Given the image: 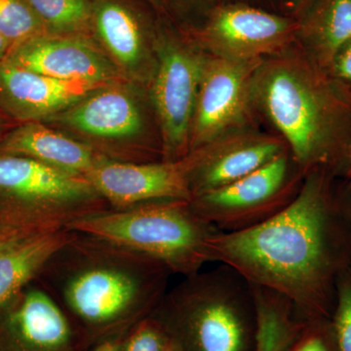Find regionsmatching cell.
I'll list each match as a JSON object with an SVG mask.
<instances>
[{"mask_svg": "<svg viewBox=\"0 0 351 351\" xmlns=\"http://www.w3.org/2000/svg\"><path fill=\"white\" fill-rule=\"evenodd\" d=\"M337 176L311 171L295 199L269 221L217 233L212 263L287 298L304 319H330L337 281L351 267V189L346 181L338 186Z\"/></svg>", "mask_w": 351, "mask_h": 351, "instance_id": "cell-1", "label": "cell"}, {"mask_svg": "<svg viewBox=\"0 0 351 351\" xmlns=\"http://www.w3.org/2000/svg\"><path fill=\"white\" fill-rule=\"evenodd\" d=\"M172 272L158 261L95 235L73 232L36 282L71 322L91 336L128 330L151 316Z\"/></svg>", "mask_w": 351, "mask_h": 351, "instance_id": "cell-2", "label": "cell"}, {"mask_svg": "<svg viewBox=\"0 0 351 351\" xmlns=\"http://www.w3.org/2000/svg\"><path fill=\"white\" fill-rule=\"evenodd\" d=\"M253 99L282 133L291 156L304 174L327 169L341 175L350 141L341 133L345 110L313 69L293 60L261 64Z\"/></svg>", "mask_w": 351, "mask_h": 351, "instance_id": "cell-3", "label": "cell"}, {"mask_svg": "<svg viewBox=\"0 0 351 351\" xmlns=\"http://www.w3.org/2000/svg\"><path fill=\"white\" fill-rule=\"evenodd\" d=\"M151 316L181 351H255L257 307L253 287L219 263L186 276L167 291Z\"/></svg>", "mask_w": 351, "mask_h": 351, "instance_id": "cell-4", "label": "cell"}, {"mask_svg": "<svg viewBox=\"0 0 351 351\" xmlns=\"http://www.w3.org/2000/svg\"><path fill=\"white\" fill-rule=\"evenodd\" d=\"M71 232L95 235L128 247L186 277L212 263L209 242L221 232L198 216L191 200L147 201L76 219Z\"/></svg>", "mask_w": 351, "mask_h": 351, "instance_id": "cell-5", "label": "cell"}, {"mask_svg": "<svg viewBox=\"0 0 351 351\" xmlns=\"http://www.w3.org/2000/svg\"><path fill=\"white\" fill-rule=\"evenodd\" d=\"M112 209L85 176L0 154V230L36 235Z\"/></svg>", "mask_w": 351, "mask_h": 351, "instance_id": "cell-6", "label": "cell"}, {"mask_svg": "<svg viewBox=\"0 0 351 351\" xmlns=\"http://www.w3.org/2000/svg\"><path fill=\"white\" fill-rule=\"evenodd\" d=\"M304 176L285 151L228 186L193 196L191 203L219 232H244L283 211L299 193Z\"/></svg>", "mask_w": 351, "mask_h": 351, "instance_id": "cell-7", "label": "cell"}, {"mask_svg": "<svg viewBox=\"0 0 351 351\" xmlns=\"http://www.w3.org/2000/svg\"><path fill=\"white\" fill-rule=\"evenodd\" d=\"M261 64V59L221 57L204 61L191 126V152L221 140L223 132L242 123L253 100L254 80Z\"/></svg>", "mask_w": 351, "mask_h": 351, "instance_id": "cell-8", "label": "cell"}, {"mask_svg": "<svg viewBox=\"0 0 351 351\" xmlns=\"http://www.w3.org/2000/svg\"><path fill=\"white\" fill-rule=\"evenodd\" d=\"M204 61L179 44H164L159 51L154 99L162 129L164 160L189 154L191 126Z\"/></svg>", "mask_w": 351, "mask_h": 351, "instance_id": "cell-9", "label": "cell"}, {"mask_svg": "<svg viewBox=\"0 0 351 351\" xmlns=\"http://www.w3.org/2000/svg\"><path fill=\"white\" fill-rule=\"evenodd\" d=\"M193 152L180 160L123 162L104 158L85 177L112 209L161 199L191 200Z\"/></svg>", "mask_w": 351, "mask_h": 351, "instance_id": "cell-10", "label": "cell"}, {"mask_svg": "<svg viewBox=\"0 0 351 351\" xmlns=\"http://www.w3.org/2000/svg\"><path fill=\"white\" fill-rule=\"evenodd\" d=\"M76 334L36 281L0 308V351H76Z\"/></svg>", "mask_w": 351, "mask_h": 351, "instance_id": "cell-11", "label": "cell"}, {"mask_svg": "<svg viewBox=\"0 0 351 351\" xmlns=\"http://www.w3.org/2000/svg\"><path fill=\"white\" fill-rule=\"evenodd\" d=\"M4 61L68 82L108 85L117 76L115 66L85 36L40 34L11 46Z\"/></svg>", "mask_w": 351, "mask_h": 351, "instance_id": "cell-12", "label": "cell"}, {"mask_svg": "<svg viewBox=\"0 0 351 351\" xmlns=\"http://www.w3.org/2000/svg\"><path fill=\"white\" fill-rule=\"evenodd\" d=\"M295 31V24L245 5H228L215 11L203 31V40L226 59L260 60L280 50Z\"/></svg>", "mask_w": 351, "mask_h": 351, "instance_id": "cell-13", "label": "cell"}, {"mask_svg": "<svg viewBox=\"0 0 351 351\" xmlns=\"http://www.w3.org/2000/svg\"><path fill=\"white\" fill-rule=\"evenodd\" d=\"M101 87L57 80L0 62V112L19 123L52 117Z\"/></svg>", "mask_w": 351, "mask_h": 351, "instance_id": "cell-14", "label": "cell"}, {"mask_svg": "<svg viewBox=\"0 0 351 351\" xmlns=\"http://www.w3.org/2000/svg\"><path fill=\"white\" fill-rule=\"evenodd\" d=\"M285 151L281 141L260 136L219 140L196 149L191 174V195L193 197L228 186Z\"/></svg>", "mask_w": 351, "mask_h": 351, "instance_id": "cell-15", "label": "cell"}, {"mask_svg": "<svg viewBox=\"0 0 351 351\" xmlns=\"http://www.w3.org/2000/svg\"><path fill=\"white\" fill-rule=\"evenodd\" d=\"M0 154L29 157L82 176L105 158L90 145L57 133L39 122L20 123L11 128L0 141Z\"/></svg>", "mask_w": 351, "mask_h": 351, "instance_id": "cell-16", "label": "cell"}, {"mask_svg": "<svg viewBox=\"0 0 351 351\" xmlns=\"http://www.w3.org/2000/svg\"><path fill=\"white\" fill-rule=\"evenodd\" d=\"M64 123L91 137L122 140L138 135L142 117L131 95L101 87L64 113Z\"/></svg>", "mask_w": 351, "mask_h": 351, "instance_id": "cell-17", "label": "cell"}, {"mask_svg": "<svg viewBox=\"0 0 351 351\" xmlns=\"http://www.w3.org/2000/svg\"><path fill=\"white\" fill-rule=\"evenodd\" d=\"M73 232H56L25 237L0 254V308L36 280L51 256L68 241Z\"/></svg>", "mask_w": 351, "mask_h": 351, "instance_id": "cell-18", "label": "cell"}, {"mask_svg": "<svg viewBox=\"0 0 351 351\" xmlns=\"http://www.w3.org/2000/svg\"><path fill=\"white\" fill-rule=\"evenodd\" d=\"M95 32L115 61L133 68L144 49L142 25L130 7L119 0H92Z\"/></svg>", "mask_w": 351, "mask_h": 351, "instance_id": "cell-19", "label": "cell"}, {"mask_svg": "<svg viewBox=\"0 0 351 351\" xmlns=\"http://www.w3.org/2000/svg\"><path fill=\"white\" fill-rule=\"evenodd\" d=\"M251 285L257 307L255 351L285 350L302 327L294 320L299 311L290 300L276 291Z\"/></svg>", "mask_w": 351, "mask_h": 351, "instance_id": "cell-20", "label": "cell"}, {"mask_svg": "<svg viewBox=\"0 0 351 351\" xmlns=\"http://www.w3.org/2000/svg\"><path fill=\"white\" fill-rule=\"evenodd\" d=\"M304 32L320 59L332 64L351 40V0H316Z\"/></svg>", "mask_w": 351, "mask_h": 351, "instance_id": "cell-21", "label": "cell"}, {"mask_svg": "<svg viewBox=\"0 0 351 351\" xmlns=\"http://www.w3.org/2000/svg\"><path fill=\"white\" fill-rule=\"evenodd\" d=\"M47 34L85 36L94 29L92 0H25Z\"/></svg>", "mask_w": 351, "mask_h": 351, "instance_id": "cell-22", "label": "cell"}, {"mask_svg": "<svg viewBox=\"0 0 351 351\" xmlns=\"http://www.w3.org/2000/svg\"><path fill=\"white\" fill-rule=\"evenodd\" d=\"M47 34L25 0H0V34L11 44Z\"/></svg>", "mask_w": 351, "mask_h": 351, "instance_id": "cell-23", "label": "cell"}, {"mask_svg": "<svg viewBox=\"0 0 351 351\" xmlns=\"http://www.w3.org/2000/svg\"><path fill=\"white\" fill-rule=\"evenodd\" d=\"M330 321L337 350L351 351V267L343 271L337 281Z\"/></svg>", "mask_w": 351, "mask_h": 351, "instance_id": "cell-24", "label": "cell"}, {"mask_svg": "<svg viewBox=\"0 0 351 351\" xmlns=\"http://www.w3.org/2000/svg\"><path fill=\"white\" fill-rule=\"evenodd\" d=\"M172 345L169 335L152 316L140 321L120 343V351H168Z\"/></svg>", "mask_w": 351, "mask_h": 351, "instance_id": "cell-25", "label": "cell"}, {"mask_svg": "<svg viewBox=\"0 0 351 351\" xmlns=\"http://www.w3.org/2000/svg\"><path fill=\"white\" fill-rule=\"evenodd\" d=\"M304 328L284 351H338L330 319L307 320Z\"/></svg>", "mask_w": 351, "mask_h": 351, "instance_id": "cell-26", "label": "cell"}, {"mask_svg": "<svg viewBox=\"0 0 351 351\" xmlns=\"http://www.w3.org/2000/svg\"><path fill=\"white\" fill-rule=\"evenodd\" d=\"M332 66L338 77L351 82V40L339 51L332 61Z\"/></svg>", "mask_w": 351, "mask_h": 351, "instance_id": "cell-27", "label": "cell"}, {"mask_svg": "<svg viewBox=\"0 0 351 351\" xmlns=\"http://www.w3.org/2000/svg\"><path fill=\"white\" fill-rule=\"evenodd\" d=\"M27 237H32V235H23L20 234V233L2 232V230H0V254L3 253L6 249L12 246L14 243L19 241L20 239Z\"/></svg>", "mask_w": 351, "mask_h": 351, "instance_id": "cell-28", "label": "cell"}, {"mask_svg": "<svg viewBox=\"0 0 351 351\" xmlns=\"http://www.w3.org/2000/svg\"><path fill=\"white\" fill-rule=\"evenodd\" d=\"M123 338L110 339L95 346L92 351H120V343Z\"/></svg>", "mask_w": 351, "mask_h": 351, "instance_id": "cell-29", "label": "cell"}, {"mask_svg": "<svg viewBox=\"0 0 351 351\" xmlns=\"http://www.w3.org/2000/svg\"><path fill=\"white\" fill-rule=\"evenodd\" d=\"M341 175L345 177V181L348 182V186L351 189V137L348 149H346L345 161H343Z\"/></svg>", "mask_w": 351, "mask_h": 351, "instance_id": "cell-30", "label": "cell"}, {"mask_svg": "<svg viewBox=\"0 0 351 351\" xmlns=\"http://www.w3.org/2000/svg\"><path fill=\"white\" fill-rule=\"evenodd\" d=\"M10 119L5 114L0 112V141L6 135L7 132L14 127L10 125Z\"/></svg>", "mask_w": 351, "mask_h": 351, "instance_id": "cell-31", "label": "cell"}, {"mask_svg": "<svg viewBox=\"0 0 351 351\" xmlns=\"http://www.w3.org/2000/svg\"><path fill=\"white\" fill-rule=\"evenodd\" d=\"M11 44L0 34V62L3 61L10 50Z\"/></svg>", "mask_w": 351, "mask_h": 351, "instance_id": "cell-32", "label": "cell"}, {"mask_svg": "<svg viewBox=\"0 0 351 351\" xmlns=\"http://www.w3.org/2000/svg\"><path fill=\"white\" fill-rule=\"evenodd\" d=\"M168 351H181L180 350V348H178V346L176 345L174 341H172V345H171L169 350Z\"/></svg>", "mask_w": 351, "mask_h": 351, "instance_id": "cell-33", "label": "cell"}, {"mask_svg": "<svg viewBox=\"0 0 351 351\" xmlns=\"http://www.w3.org/2000/svg\"><path fill=\"white\" fill-rule=\"evenodd\" d=\"M309 1H311V0H294L295 3L299 4V5H302V4H306Z\"/></svg>", "mask_w": 351, "mask_h": 351, "instance_id": "cell-34", "label": "cell"}, {"mask_svg": "<svg viewBox=\"0 0 351 351\" xmlns=\"http://www.w3.org/2000/svg\"><path fill=\"white\" fill-rule=\"evenodd\" d=\"M147 1H149L152 5H158L159 4V0H147Z\"/></svg>", "mask_w": 351, "mask_h": 351, "instance_id": "cell-35", "label": "cell"}]
</instances>
